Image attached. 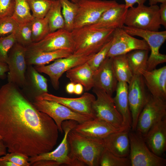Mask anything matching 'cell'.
<instances>
[{
	"label": "cell",
	"mask_w": 166,
	"mask_h": 166,
	"mask_svg": "<svg viewBox=\"0 0 166 166\" xmlns=\"http://www.w3.org/2000/svg\"><path fill=\"white\" fill-rule=\"evenodd\" d=\"M58 129L54 120L38 111L15 84L0 89V135L9 152L33 157L51 151Z\"/></svg>",
	"instance_id": "obj_1"
},
{
	"label": "cell",
	"mask_w": 166,
	"mask_h": 166,
	"mask_svg": "<svg viewBox=\"0 0 166 166\" xmlns=\"http://www.w3.org/2000/svg\"><path fill=\"white\" fill-rule=\"evenodd\" d=\"M114 30L97 29L90 26L73 29L71 31L74 44L73 54H95L112 39Z\"/></svg>",
	"instance_id": "obj_2"
},
{
	"label": "cell",
	"mask_w": 166,
	"mask_h": 166,
	"mask_svg": "<svg viewBox=\"0 0 166 166\" xmlns=\"http://www.w3.org/2000/svg\"><path fill=\"white\" fill-rule=\"evenodd\" d=\"M69 155L73 158L89 166H100L104 149L102 140L88 137L70 131L67 136Z\"/></svg>",
	"instance_id": "obj_3"
},
{
	"label": "cell",
	"mask_w": 166,
	"mask_h": 166,
	"mask_svg": "<svg viewBox=\"0 0 166 166\" xmlns=\"http://www.w3.org/2000/svg\"><path fill=\"white\" fill-rule=\"evenodd\" d=\"M77 123L72 120L63 121L61 126L64 136L59 146L53 151L29 157L28 161L30 165L34 166H85L84 164L73 158L69 155L68 134Z\"/></svg>",
	"instance_id": "obj_4"
},
{
	"label": "cell",
	"mask_w": 166,
	"mask_h": 166,
	"mask_svg": "<svg viewBox=\"0 0 166 166\" xmlns=\"http://www.w3.org/2000/svg\"><path fill=\"white\" fill-rule=\"evenodd\" d=\"M159 6L157 5H138L127 10L124 25L140 30L158 31L161 27L159 14Z\"/></svg>",
	"instance_id": "obj_5"
},
{
	"label": "cell",
	"mask_w": 166,
	"mask_h": 166,
	"mask_svg": "<svg viewBox=\"0 0 166 166\" xmlns=\"http://www.w3.org/2000/svg\"><path fill=\"white\" fill-rule=\"evenodd\" d=\"M131 166H165L166 160L154 153L149 148L143 136L135 131H129Z\"/></svg>",
	"instance_id": "obj_6"
},
{
	"label": "cell",
	"mask_w": 166,
	"mask_h": 166,
	"mask_svg": "<svg viewBox=\"0 0 166 166\" xmlns=\"http://www.w3.org/2000/svg\"><path fill=\"white\" fill-rule=\"evenodd\" d=\"M123 28L128 34L140 37L148 45L151 53L148 57L147 69L151 70L166 61V55L161 53L160 48L166 40V31H151L140 30L124 25Z\"/></svg>",
	"instance_id": "obj_7"
},
{
	"label": "cell",
	"mask_w": 166,
	"mask_h": 166,
	"mask_svg": "<svg viewBox=\"0 0 166 166\" xmlns=\"http://www.w3.org/2000/svg\"><path fill=\"white\" fill-rule=\"evenodd\" d=\"M117 3L115 0H80L73 29L94 24L105 11Z\"/></svg>",
	"instance_id": "obj_8"
},
{
	"label": "cell",
	"mask_w": 166,
	"mask_h": 166,
	"mask_svg": "<svg viewBox=\"0 0 166 166\" xmlns=\"http://www.w3.org/2000/svg\"><path fill=\"white\" fill-rule=\"evenodd\" d=\"M32 103L38 111L46 113L54 120L59 131L61 133L63 132L62 123L64 121L72 120L81 123L93 119L75 112L54 101L35 99Z\"/></svg>",
	"instance_id": "obj_9"
},
{
	"label": "cell",
	"mask_w": 166,
	"mask_h": 166,
	"mask_svg": "<svg viewBox=\"0 0 166 166\" xmlns=\"http://www.w3.org/2000/svg\"><path fill=\"white\" fill-rule=\"evenodd\" d=\"M128 84V101L132 119L131 130L135 131L139 116L151 94L148 93L143 78L139 73L133 75Z\"/></svg>",
	"instance_id": "obj_10"
},
{
	"label": "cell",
	"mask_w": 166,
	"mask_h": 166,
	"mask_svg": "<svg viewBox=\"0 0 166 166\" xmlns=\"http://www.w3.org/2000/svg\"><path fill=\"white\" fill-rule=\"evenodd\" d=\"M94 54H73L68 57L56 59L49 65H35L34 67L38 72L48 75L53 88L57 90L59 88V79L63 73L75 66L86 62Z\"/></svg>",
	"instance_id": "obj_11"
},
{
	"label": "cell",
	"mask_w": 166,
	"mask_h": 166,
	"mask_svg": "<svg viewBox=\"0 0 166 166\" xmlns=\"http://www.w3.org/2000/svg\"><path fill=\"white\" fill-rule=\"evenodd\" d=\"M93 90L96 96L92 105L95 118L103 120L117 127L125 129L122 117L112 96L95 87L93 88Z\"/></svg>",
	"instance_id": "obj_12"
},
{
	"label": "cell",
	"mask_w": 166,
	"mask_h": 166,
	"mask_svg": "<svg viewBox=\"0 0 166 166\" xmlns=\"http://www.w3.org/2000/svg\"><path fill=\"white\" fill-rule=\"evenodd\" d=\"M166 118V101L151 94L138 119L135 131L143 136L155 124Z\"/></svg>",
	"instance_id": "obj_13"
},
{
	"label": "cell",
	"mask_w": 166,
	"mask_h": 166,
	"mask_svg": "<svg viewBox=\"0 0 166 166\" xmlns=\"http://www.w3.org/2000/svg\"><path fill=\"white\" fill-rule=\"evenodd\" d=\"M74 47L71 32L63 28L50 32L40 41L33 43L26 48L28 50L39 52L69 50L73 53Z\"/></svg>",
	"instance_id": "obj_14"
},
{
	"label": "cell",
	"mask_w": 166,
	"mask_h": 166,
	"mask_svg": "<svg viewBox=\"0 0 166 166\" xmlns=\"http://www.w3.org/2000/svg\"><path fill=\"white\" fill-rule=\"evenodd\" d=\"M26 50L25 47L16 42L9 51L6 62L9 68L8 82L13 83L22 88L25 84L27 67Z\"/></svg>",
	"instance_id": "obj_15"
},
{
	"label": "cell",
	"mask_w": 166,
	"mask_h": 166,
	"mask_svg": "<svg viewBox=\"0 0 166 166\" xmlns=\"http://www.w3.org/2000/svg\"><path fill=\"white\" fill-rule=\"evenodd\" d=\"M136 49L150 50L149 47L144 39L140 40L127 33L123 28L114 30L112 43L106 57L126 54Z\"/></svg>",
	"instance_id": "obj_16"
},
{
	"label": "cell",
	"mask_w": 166,
	"mask_h": 166,
	"mask_svg": "<svg viewBox=\"0 0 166 166\" xmlns=\"http://www.w3.org/2000/svg\"><path fill=\"white\" fill-rule=\"evenodd\" d=\"M35 99L54 101L75 112L93 118H95L92 105L96 97L93 95L89 93H85L81 97L75 98L61 97L46 93L36 97Z\"/></svg>",
	"instance_id": "obj_17"
},
{
	"label": "cell",
	"mask_w": 166,
	"mask_h": 166,
	"mask_svg": "<svg viewBox=\"0 0 166 166\" xmlns=\"http://www.w3.org/2000/svg\"><path fill=\"white\" fill-rule=\"evenodd\" d=\"M124 130L96 117L77 123L72 129L82 136L99 140H102L112 133Z\"/></svg>",
	"instance_id": "obj_18"
},
{
	"label": "cell",
	"mask_w": 166,
	"mask_h": 166,
	"mask_svg": "<svg viewBox=\"0 0 166 166\" xmlns=\"http://www.w3.org/2000/svg\"><path fill=\"white\" fill-rule=\"evenodd\" d=\"M94 86L112 96L115 91L118 81L113 69L112 57H106L93 73Z\"/></svg>",
	"instance_id": "obj_19"
},
{
	"label": "cell",
	"mask_w": 166,
	"mask_h": 166,
	"mask_svg": "<svg viewBox=\"0 0 166 166\" xmlns=\"http://www.w3.org/2000/svg\"><path fill=\"white\" fill-rule=\"evenodd\" d=\"M139 72L142 76L145 85L153 97L166 100V66L151 70L141 69Z\"/></svg>",
	"instance_id": "obj_20"
},
{
	"label": "cell",
	"mask_w": 166,
	"mask_h": 166,
	"mask_svg": "<svg viewBox=\"0 0 166 166\" xmlns=\"http://www.w3.org/2000/svg\"><path fill=\"white\" fill-rule=\"evenodd\" d=\"M22 91L30 100L48 93L47 80L31 65H27L25 73V81Z\"/></svg>",
	"instance_id": "obj_21"
},
{
	"label": "cell",
	"mask_w": 166,
	"mask_h": 166,
	"mask_svg": "<svg viewBox=\"0 0 166 166\" xmlns=\"http://www.w3.org/2000/svg\"><path fill=\"white\" fill-rule=\"evenodd\" d=\"M127 10L124 4L118 3L105 11L96 22L89 26L104 29L123 28Z\"/></svg>",
	"instance_id": "obj_22"
},
{
	"label": "cell",
	"mask_w": 166,
	"mask_h": 166,
	"mask_svg": "<svg viewBox=\"0 0 166 166\" xmlns=\"http://www.w3.org/2000/svg\"><path fill=\"white\" fill-rule=\"evenodd\" d=\"M143 137L150 149L161 156L166 150V118L154 125Z\"/></svg>",
	"instance_id": "obj_23"
},
{
	"label": "cell",
	"mask_w": 166,
	"mask_h": 166,
	"mask_svg": "<svg viewBox=\"0 0 166 166\" xmlns=\"http://www.w3.org/2000/svg\"><path fill=\"white\" fill-rule=\"evenodd\" d=\"M129 131L124 130L115 132L108 135L102 139L104 148L117 156L123 157H129L130 145Z\"/></svg>",
	"instance_id": "obj_24"
},
{
	"label": "cell",
	"mask_w": 166,
	"mask_h": 166,
	"mask_svg": "<svg viewBox=\"0 0 166 166\" xmlns=\"http://www.w3.org/2000/svg\"><path fill=\"white\" fill-rule=\"evenodd\" d=\"M127 83L118 82L116 89V94L113 98L115 105L123 120L124 127L126 130L131 129L132 119L130 109L128 98Z\"/></svg>",
	"instance_id": "obj_25"
},
{
	"label": "cell",
	"mask_w": 166,
	"mask_h": 166,
	"mask_svg": "<svg viewBox=\"0 0 166 166\" xmlns=\"http://www.w3.org/2000/svg\"><path fill=\"white\" fill-rule=\"evenodd\" d=\"M73 54L71 51L66 49L50 52L35 51L26 49V60L27 65H43L56 59L68 57Z\"/></svg>",
	"instance_id": "obj_26"
},
{
	"label": "cell",
	"mask_w": 166,
	"mask_h": 166,
	"mask_svg": "<svg viewBox=\"0 0 166 166\" xmlns=\"http://www.w3.org/2000/svg\"><path fill=\"white\" fill-rule=\"evenodd\" d=\"M66 76L74 84L83 85L85 91H89L94 86L93 72L86 62L75 66L66 72Z\"/></svg>",
	"instance_id": "obj_27"
},
{
	"label": "cell",
	"mask_w": 166,
	"mask_h": 166,
	"mask_svg": "<svg viewBox=\"0 0 166 166\" xmlns=\"http://www.w3.org/2000/svg\"><path fill=\"white\" fill-rule=\"evenodd\" d=\"M113 65L118 82L129 83L133 76L129 65L126 55L112 57Z\"/></svg>",
	"instance_id": "obj_28"
},
{
	"label": "cell",
	"mask_w": 166,
	"mask_h": 166,
	"mask_svg": "<svg viewBox=\"0 0 166 166\" xmlns=\"http://www.w3.org/2000/svg\"><path fill=\"white\" fill-rule=\"evenodd\" d=\"M45 17L48 20L50 32L65 28V22L59 0H54Z\"/></svg>",
	"instance_id": "obj_29"
},
{
	"label": "cell",
	"mask_w": 166,
	"mask_h": 166,
	"mask_svg": "<svg viewBox=\"0 0 166 166\" xmlns=\"http://www.w3.org/2000/svg\"><path fill=\"white\" fill-rule=\"evenodd\" d=\"M149 51L144 49H136L126 54L133 74L139 73L140 69H147Z\"/></svg>",
	"instance_id": "obj_30"
},
{
	"label": "cell",
	"mask_w": 166,
	"mask_h": 166,
	"mask_svg": "<svg viewBox=\"0 0 166 166\" xmlns=\"http://www.w3.org/2000/svg\"><path fill=\"white\" fill-rule=\"evenodd\" d=\"M26 0H15L12 17L19 25L30 22L34 18Z\"/></svg>",
	"instance_id": "obj_31"
},
{
	"label": "cell",
	"mask_w": 166,
	"mask_h": 166,
	"mask_svg": "<svg viewBox=\"0 0 166 166\" xmlns=\"http://www.w3.org/2000/svg\"><path fill=\"white\" fill-rule=\"evenodd\" d=\"M59 1L65 22V28L71 32L73 29L74 23L77 13V4L69 0H59Z\"/></svg>",
	"instance_id": "obj_32"
},
{
	"label": "cell",
	"mask_w": 166,
	"mask_h": 166,
	"mask_svg": "<svg viewBox=\"0 0 166 166\" xmlns=\"http://www.w3.org/2000/svg\"><path fill=\"white\" fill-rule=\"evenodd\" d=\"M32 38L33 42H38L50 33L47 18H34L30 22Z\"/></svg>",
	"instance_id": "obj_33"
},
{
	"label": "cell",
	"mask_w": 166,
	"mask_h": 166,
	"mask_svg": "<svg viewBox=\"0 0 166 166\" xmlns=\"http://www.w3.org/2000/svg\"><path fill=\"white\" fill-rule=\"evenodd\" d=\"M101 166H131L129 157L117 156L104 148L100 158Z\"/></svg>",
	"instance_id": "obj_34"
},
{
	"label": "cell",
	"mask_w": 166,
	"mask_h": 166,
	"mask_svg": "<svg viewBox=\"0 0 166 166\" xmlns=\"http://www.w3.org/2000/svg\"><path fill=\"white\" fill-rule=\"evenodd\" d=\"M34 18H44L54 0H26Z\"/></svg>",
	"instance_id": "obj_35"
},
{
	"label": "cell",
	"mask_w": 166,
	"mask_h": 166,
	"mask_svg": "<svg viewBox=\"0 0 166 166\" xmlns=\"http://www.w3.org/2000/svg\"><path fill=\"white\" fill-rule=\"evenodd\" d=\"M14 34L17 42L26 48L33 43L30 22L19 25Z\"/></svg>",
	"instance_id": "obj_36"
},
{
	"label": "cell",
	"mask_w": 166,
	"mask_h": 166,
	"mask_svg": "<svg viewBox=\"0 0 166 166\" xmlns=\"http://www.w3.org/2000/svg\"><path fill=\"white\" fill-rule=\"evenodd\" d=\"M112 41V39L87 62L93 73L106 58L111 45Z\"/></svg>",
	"instance_id": "obj_37"
},
{
	"label": "cell",
	"mask_w": 166,
	"mask_h": 166,
	"mask_svg": "<svg viewBox=\"0 0 166 166\" xmlns=\"http://www.w3.org/2000/svg\"><path fill=\"white\" fill-rule=\"evenodd\" d=\"M16 42L14 33L0 38V62L6 63L9 51Z\"/></svg>",
	"instance_id": "obj_38"
},
{
	"label": "cell",
	"mask_w": 166,
	"mask_h": 166,
	"mask_svg": "<svg viewBox=\"0 0 166 166\" xmlns=\"http://www.w3.org/2000/svg\"><path fill=\"white\" fill-rule=\"evenodd\" d=\"M18 25L12 16L0 18V38L14 33Z\"/></svg>",
	"instance_id": "obj_39"
},
{
	"label": "cell",
	"mask_w": 166,
	"mask_h": 166,
	"mask_svg": "<svg viewBox=\"0 0 166 166\" xmlns=\"http://www.w3.org/2000/svg\"><path fill=\"white\" fill-rule=\"evenodd\" d=\"M29 157L22 153L14 152L6 153L0 157V160L9 161L16 164L18 166H30Z\"/></svg>",
	"instance_id": "obj_40"
},
{
	"label": "cell",
	"mask_w": 166,
	"mask_h": 166,
	"mask_svg": "<svg viewBox=\"0 0 166 166\" xmlns=\"http://www.w3.org/2000/svg\"><path fill=\"white\" fill-rule=\"evenodd\" d=\"M15 0H0V18L12 16Z\"/></svg>",
	"instance_id": "obj_41"
},
{
	"label": "cell",
	"mask_w": 166,
	"mask_h": 166,
	"mask_svg": "<svg viewBox=\"0 0 166 166\" xmlns=\"http://www.w3.org/2000/svg\"><path fill=\"white\" fill-rule=\"evenodd\" d=\"M159 14L160 24L166 27V2L161 3L159 6Z\"/></svg>",
	"instance_id": "obj_42"
},
{
	"label": "cell",
	"mask_w": 166,
	"mask_h": 166,
	"mask_svg": "<svg viewBox=\"0 0 166 166\" xmlns=\"http://www.w3.org/2000/svg\"><path fill=\"white\" fill-rule=\"evenodd\" d=\"M125 2L124 4L126 8L128 9L133 6L135 4L138 5L144 4L147 0H124Z\"/></svg>",
	"instance_id": "obj_43"
},
{
	"label": "cell",
	"mask_w": 166,
	"mask_h": 166,
	"mask_svg": "<svg viewBox=\"0 0 166 166\" xmlns=\"http://www.w3.org/2000/svg\"><path fill=\"white\" fill-rule=\"evenodd\" d=\"M9 68L7 64L6 63L0 62V78H4L5 73L8 72Z\"/></svg>",
	"instance_id": "obj_44"
},
{
	"label": "cell",
	"mask_w": 166,
	"mask_h": 166,
	"mask_svg": "<svg viewBox=\"0 0 166 166\" xmlns=\"http://www.w3.org/2000/svg\"><path fill=\"white\" fill-rule=\"evenodd\" d=\"M84 87L82 85L79 83L75 84L74 93L81 95L83 92Z\"/></svg>",
	"instance_id": "obj_45"
},
{
	"label": "cell",
	"mask_w": 166,
	"mask_h": 166,
	"mask_svg": "<svg viewBox=\"0 0 166 166\" xmlns=\"http://www.w3.org/2000/svg\"><path fill=\"white\" fill-rule=\"evenodd\" d=\"M7 148L2 140H0V156L5 155L6 153Z\"/></svg>",
	"instance_id": "obj_46"
},
{
	"label": "cell",
	"mask_w": 166,
	"mask_h": 166,
	"mask_svg": "<svg viewBox=\"0 0 166 166\" xmlns=\"http://www.w3.org/2000/svg\"><path fill=\"white\" fill-rule=\"evenodd\" d=\"M75 84L70 82L68 83L66 86V92L69 94L74 93Z\"/></svg>",
	"instance_id": "obj_47"
},
{
	"label": "cell",
	"mask_w": 166,
	"mask_h": 166,
	"mask_svg": "<svg viewBox=\"0 0 166 166\" xmlns=\"http://www.w3.org/2000/svg\"><path fill=\"white\" fill-rule=\"evenodd\" d=\"M0 166H18V165L9 161L0 160Z\"/></svg>",
	"instance_id": "obj_48"
},
{
	"label": "cell",
	"mask_w": 166,
	"mask_h": 166,
	"mask_svg": "<svg viewBox=\"0 0 166 166\" xmlns=\"http://www.w3.org/2000/svg\"><path fill=\"white\" fill-rule=\"evenodd\" d=\"M166 2V0H149V5H156L159 3H162Z\"/></svg>",
	"instance_id": "obj_49"
},
{
	"label": "cell",
	"mask_w": 166,
	"mask_h": 166,
	"mask_svg": "<svg viewBox=\"0 0 166 166\" xmlns=\"http://www.w3.org/2000/svg\"><path fill=\"white\" fill-rule=\"evenodd\" d=\"M72 2L75 3H77L80 0H71Z\"/></svg>",
	"instance_id": "obj_50"
},
{
	"label": "cell",
	"mask_w": 166,
	"mask_h": 166,
	"mask_svg": "<svg viewBox=\"0 0 166 166\" xmlns=\"http://www.w3.org/2000/svg\"><path fill=\"white\" fill-rule=\"evenodd\" d=\"M0 140H2V137L0 135Z\"/></svg>",
	"instance_id": "obj_51"
}]
</instances>
